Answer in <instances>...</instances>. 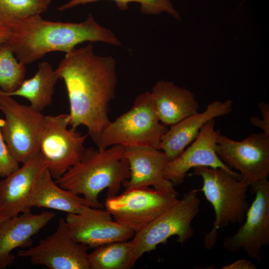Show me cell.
I'll return each mask as SVG.
<instances>
[{
  "label": "cell",
  "mask_w": 269,
  "mask_h": 269,
  "mask_svg": "<svg viewBox=\"0 0 269 269\" xmlns=\"http://www.w3.org/2000/svg\"><path fill=\"white\" fill-rule=\"evenodd\" d=\"M55 71L66 88L70 129L85 126L97 145L111 122L109 104L115 97L118 83L115 58L96 55L89 43L66 53Z\"/></svg>",
  "instance_id": "obj_1"
},
{
  "label": "cell",
  "mask_w": 269,
  "mask_h": 269,
  "mask_svg": "<svg viewBox=\"0 0 269 269\" xmlns=\"http://www.w3.org/2000/svg\"><path fill=\"white\" fill-rule=\"evenodd\" d=\"M6 25L10 28L6 42L17 59L25 65L34 62L49 52L68 53L85 42L122 45L115 34L100 25L91 13L80 22L48 21L38 14Z\"/></svg>",
  "instance_id": "obj_2"
},
{
  "label": "cell",
  "mask_w": 269,
  "mask_h": 269,
  "mask_svg": "<svg viewBox=\"0 0 269 269\" xmlns=\"http://www.w3.org/2000/svg\"><path fill=\"white\" fill-rule=\"evenodd\" d=\"M124 149L121 145L102 150L86 148L80 160L55 181L63 189L83 195L91 207L101 208L99 194L107 188V197L117 195L123 183L130 177Z\"/></svg>",
  "instance_id": "obj_3"
},
{
  "label": "cell",
  "mask_w": 269,
  "mask_h": 269,
  "mask_svg": "<svg viewBox=\"0 0 269 269\" xmlns=\"http://www.w3.org/2000/svg\"><path fill=\"white\" fill-rule=\"evenodd\" d=\"M190 175L202 178L203 185L198 191L203 192L214 210L213 227L204 238L205 247L210 250L217 242L218 230L244 222L249 207L247 199L249 185L240 174L221 168L197 167Z\"/></svg>",
  "instance_id": "obj_4"
},
{
  "label": "cell",
  "mask_w": 269,
  "mask_h": 269,
  "mask_svg": "<svg viewBox=\"0 0 269 269\" xmlns=\"http://www.w3.org/2000/svg\"><path fill=\"white\" fill-rule=\"evenodd\" d=\"M168 129L158 118L150 92L146 91L136 97L129 110L109 123L97 146L101 150L114 145L157 148Z\"/></svg>",
  "instance_id": "obj_5"
},
{
  "label": "cell",
  "mask_w": 269,
  "mask_h": 269,
  "mask_svg": "<svg viewBox=\"0 0 269 269\" xmlns=\"http://www.w3.org/2000/svg\"><path fill=\"white\" fill-rule=\"evenodd\" d=\"M197 189L184 194L181 199L161 213L140 230L131 240L132 249L128 269L145 253L165 243L168 239L177 236V241L183 245L192 238L194 229L192 222L200 210L201 201Z\"/></svg>",
  "instance_id": "obj_6"
},
{
  "label": "cell",
  "mask_w": 269,
  "mask_h": 269,
  "mask_svg": "<svg viewBox=\"0 0 269 269\" xmlns=\"http://www.w3.org/2000/svg\"><path fill=\"white\" fill-rule=\"evenodd\" d=\"M0 131L9 151L24 163L39 150L38 140L44 116L30 105L21 104L0 89Z\"/></svg>",
  "instance_id": "obj_7"
},
{
  "label": "cell",
  "mask_w": 269,
  "mask_h": 269,
  "mask_svg": "<svg viewBox=\"0 0 269 269\" xmlns=\"http://www.w3.org/2000/svg\"><path fill=\"white\" fill-rule=\"evenodd\" d=\"M69 114L44 116L38 140L39 150L53 178H60L81 158L87 134L72 130Z\"/></svg>",
  "instance_id": "obj_8"
},
{
  "label": "cell",
  "mask_w": 269,
  "mask_h": 269,
  "mask_svg": "<svg viewBox=\"0 0 269 269\" xmlns=\"http://www.w3.org/2000/svg\"><path fill=\"white\" fill-rule=\"evenodd\" d=\"M177 196L149 187L135 188L107 197L105 205L115 221L135 233L177 203Z\"/></svg>",
  "instance_id": "obj_9"
},
{
  "label": "cell",
  "mask_w": 269,
  "mask_h": 269,
  "mask_svg": "<svg viewBox=\"0 0 269 269\" xmlns=\"http://www.w3.org/2000/svg\"><path fill=\"white\" fill-rule=\"evenodd\" d=\"M216 151L231 169L239 171L249 187L269 175V136L263 132L235 140L219 133Z\"/></svg>",
  "instance_id": "obj_10"
},
{
  "label": "cell",
  "mask_w": 269,
  "mask_h": 269,
  "mask_svg": "<svg viewBox=\"0 0 269 269\" xmlns=\"http://www.w3.org/2000/svg\"><path fill=\"white\" fill-rule=\"evenodd\" d=\"M254 200L246 213L243 225L227 237L224 248L230 252L243 250L246 255L262 262L261 249L269 245V181L268 178L250 186Z\"/></svg>",
  "instance_id": "obj_11"
},
{
  "label": "cell",
  "mask_w": 269,
  "mask_h": 269,
  "mask_svg": "<svg viewBox=\"0 0 269 269\" xmlns=\"http://www.w3.org/2000/svg\"><path fill=\"white\" fill-rule=\"evenodd\" d=\"M88 249L71 237L65 219L61 218L54 233L36 246L20 250L16 257L29 258L32 264L49 269H90Z\"/></svg>",
  "instance_id": "obj_12"
},
{
  "label": "cell",
  "mask_w": 269,
  "mask_h": 269,
  "mask_svg": "<svg viewBox=\"0 0 269 269\" xmlns=\"http://www.w3.org/2000/svg\"><path fill=\"white\" fill-rule=\"evenodd\" d=\"M215 119L208 121L190 145L165 165L163 176L174 186L184 182L189 170L200 166L221 168L232 173L239 174L229 167L218 155L216 147L220 131L215 129Z\"/></svg>",
  "instance_id": "obj_13"
},
{
  "label": "cell",
  "mask_w": 269,
  "mask_h": 269,
  "mask_svg": "<svg viewBox=\"0 0 269 269\" xmlns=\"http://www.w3.org/2000/svg\"><path fill=\"white\" fill-rule=\"evenodd\" d=\"M71 237L88 248L128 241L134 232L112 220L107 211L88 207L82 213H67L65 218Z\"/></svg>",
  "instance_id": "obj_14"
},
{
  "label": "cell",
  "mask_w": 269,
  "mask_h": 269,
  "mask_svg": "<svg viewBox=\"0 0 269 269\" xmlns=\"http://www.w3.org/2000/svg\"><path fill=\"white\" fill-rule=\"evenodd\" d=\"M47 163L39 151L0 181V223L27 212L26 203Z\"/></svg>",
  "instance_id": "obj_15"
},
{
  "label": "cell",
  "mask_w": 269,
  "mask_h": 269,
  "mask_svg": "<svg viewBox=\"0 0 269 269\" xmlns=\"http://www.w3.org/2000/svg\"><path fill=\"white\" fill-rule=\"evenodd\" d=\"M123 155L128 161L130 171V178L122 184L125 190L152 186L178 195L172 183L163 176L169 160L163 151L153 147H125Z\"/></svg>",
  "instance_id": "obj_16"
},
{
  "label": "cell",
  "mask_w": 269,
  "mask_h": 269,
  "mask_svg": "<svg viewBox=\"0 0 269 269\" xmlns=\"http://www.w3.org/2000/svg\"><path fill=\"white\" fill-rule=\"evenodd\" d=\"M232 108L230 99L210 103L203 112L190 116L170 127L157 148L165 153L169 161L174 159L197 137L208 121L229 114Z\"/></svg>",
  "instance_id": "obj_17"
},
{
  "label": "cell",
  "mask_w": 269,
  "mask_h": 269,
  "mask_svg": "<svg viewBox=\"0 0 269 269\" xmlns=\"http://www.w3.org/2000/svg\"><path fill=\"white\" fill-rule=\"evenodd\" d=\"M56 214L52 212L33 214L21 213L0 223V269H6L16 258L11 252L17 248H27L32 238L45 227Z\"/></svg>",
  "instance_id": "obj_18"
},
{
  "label": "cell",
  "mask_w": 269,
  "mask_h": 269,
  "mask_svg": "<svg viewBox=\"0 0 269 269\" xmlns=\"http://www.w3.org/2000/svg\"><path fill=\"white\" fill-rule=\"evenodd\" d=\"M150 94L160 121L167 127L199 112L194 94L171 81H157Z\"/></svg>",
  "instance_id": "obj_19"
},
{
  "label": "cell",
  "mask_w": 269,
  "mask_h": 269,
  "mask_svg": "<svg viewBox=\"0 0 269 269\" xmlns=\"http://www.w3.org/2000/svg\"><path fill=\"white\" fill-rule=\"evenodd\" d=\"M33 207L74 214L82 213L88 207H91L84 197L59 186L47 168L39 176L27 200L26 211Z\"/></svg>",
  "instance_id": "obj_20"
},
{
  "label": "cell",
  "mask_w": 269,
  "mask_h": 269,
  "mask_svg": "<svg viewBox=\"0 0 269 269\" xmlns=\"http://www.w3.org/2000/svg\"><path fill=\"white\" fill-rule=\"evenodd\" d=\"M59 80L55 70L46 61L38 64V69L31 78L25 79L14 92L5 93L10 96L23 97L30 105L42 112L52 102L54 87Z\"/></svg>",
  "instance_id": "obj_21"
},
{
  "label": "cell",
  "mask_w": 269,
  "mask_h": 269,
  "mask_svg": "<svg viewBox=\"0 0 269 269\" xmlns=\"http://www.w3.org/2000/svg\"><path fill=\"white\" fill-rule=\"evenodd\" d=\"M131 241L115 242L99 246L88 255L90 269H128Z\"/></svg>",
  "instance_id": "obj_22"
},
{
  "label": "cell",
  "mask_w": 269,
  "mask_h": 269,
  "mask_svg": "<svg viewBox=\"0 0 269 269\" xmlns=\"http://www.w3.org/2000/svg\"><path fill=\"white\" fill-rule=\"evenodd\" d=\"M14 55L6 42L0 44V89L7 94L19 87L26 75V65Z\"/></svg>",
  "instance_id": "obj_23"
},
{
  "label": "cell",
  "mask_w": 269,
  "mask_h": 269,
  "mask_svg": "<svg viewBox=\"0 0 269 269\" xmlns=\"http://www.w3.org/2000/svg\"><path fill=\"white\" fill-rule=\"evenodd\" d=\"M51 0H0V20L4 25L40 14Z\"/></svg>",
  "instance_id": "obj_24"
},
{
  "label": "cell",
  "mask_w": 269,
  "mask_h": 269,
  "mask_svg": "<svg viewBox=\"0 0 269 269\" xmlns=\"http://www.w3.org/2000/svg\"><path fill=\"white\" fill-rule=\"evenodd\" d=\"M100 0H70L67 3L60 6L58 10L63 11L76 6L85 4ZM114 1L118 8L121 10L128 9L129 3L137 2L140 5V10L142 14H159L162 12L169 13L175 18L180 20L178 12L174 8L170 0H112Z\"/></svg>",
  "instance_id": "obj_25"
},
{
  "label": "cell",
  "mask_w": 269,
  "mask_h": 269,
  "mask_svg": "<svg viewBox=\"0 0 269 269\" xmlns=\"http://www.w3.org/2000/svg\"><path fill=\"white\" fill-rule=\"evenodd\" d=\"M19 168L11 155L0 131V177L4 178Z\"/></svg>",
  "instance_id": "obj_26"
},
{
  "label": "cell",
  "mask_w": 269,
  "mask_h": 269,
  "mask_svg": "<svg viewBox=\"0 0 269 269\" xmlns=\"http://www.w3.org/2000/svg\"><path fill=\"white\" fill-rule=\"evenodd\" d=\"M258 107L262 118L252 117L250 118V123L253 126L262 130L264 134L269 136V105L267 103L262 102L259 104Z\"/></svg>",
  "instance_id": "obj_27"
},
{
  "label": "cell",
  "mask_w": 269,
  "mask_h": 269,
  "mask_svg": "<svg viewBox=\"0 0 269 269\" xmlns=\"http://www.w3.org/2000/svg\"><path fill=\"white\" fill-rule=\"evenodd\" d=\"M222 269H256L257 266L250 261L239 259L221 268Z\"/></svg>",
  "instance_id": "obj_28"
},
{
  "label": "cell",
  "mask_w": 269,
  "mask_h": 269,
  "mask_svg": "<svg viewBox=\"0 0 269 269\" xmlns=\"http://www.w3.org/2000/svg\"><path fill=\"white\" fill-rule=\"evenodd\" d=\"M10 32V28L6 25L0 26V44L5 42Z\"/></svg>",
  "instance_id": "obj_29"
},
{
  "label": "cell",
  "mask_w": 269,
  "mask_h": 269,
  "mask_svg": "<svg viewBox=\"0 0 269 269\" xmlns=\"http://www.w3.org/2000/svg\"><path fill=\"white\" fill-rule=\"evenodd\" d=\"M2 25H3V24L2 23V22L1 21V20H0V26Z\"/></svg>",
  "instance_id": "obj_30"
},
{
  "label": "cell",
  "mask_w": 269,
  "mask_h": 269,
  "mask_svg": "<svg viewBox=\"0 0 269 269\" xmlns=\"http://www.w3.org/2000/svg\"><path fill=\"white\" fill-rule=\"evenodd\" d=\"M245 1V0H243L241 4H242Z\"/></svg>",
  "instance_id": "obj_31"
}]
</instances>
